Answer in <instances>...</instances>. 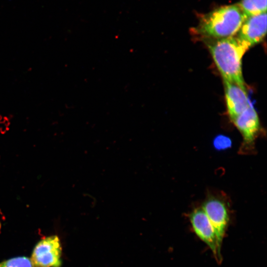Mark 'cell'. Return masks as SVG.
<instances>
[{"label":"cell","instance_id":"6","mask_svg":"<svg viewBox=\"0 0 267 267\" xmlns=\"http://www.w3.org/2000/svg\"><path fill=\"white\" fill-rule=\"evenodd\" d=\"M231 121L243 137L244 149H251L260 129L259 118L256 110L250 103Z\"/></svg>","mask_w":267,"mask_h":267},{"label":"cell","instance_id":"5","mask_svg":"<svg viewBox=\"0 0 267 267\" xmlns=\"http://www.w3.org/2000/svg\"><path fill=\"white\" fill-rule=\"evenodd\" d=\"M201 208L214 228L221 248L229 221L227 207L222 200L212 197L206 200Z\"/></svg>","mask_w":267,"mask_h":267},{"label":"cell","instance_id":"2","mask_svg":"<svg viewBox=\"0 0 267 267\" xmlns=\"http://www.w3.org/2000/svg\"><path fill=\"white\" fill-rule=\"evenodd\" d=\"M247 18L238 4L222 6L205 16L197 31L203 36L217 39L232 37Z\"/></svg>","mask_w":267,"mask_h":267},{"label":"cell","instance_id":"10","mask_svg":"<svg viewBox=\"0 0 267 267\" xmlns=\"http://www.w3.org/2000/svg\"><path fill=\"white\" fill-rule=\"evenodd\" d=\"M0 267H34L30 258L17 257L0 262Z\"/></svg>","mask_w":267,"mask_h":267},{"label":"cell","instance_id":"1","mask_svg":"<svg viewBox=\"0 0 267 267\" xmlns=\"http://www.w3.org/2000/svg\"><path fill=\"white\" fill-rule=\"evenodd\" d=\"M208 47L223 80L246 89L242 75V59L250 46L234 36L217 39Z\"/></svg>","mask_w":267,"mask_h":267},{"label":"cell","instance_id":"9","mask_svg":"<svg viewBox=\"0 0 267 267\" xmlns=\"http://www.w3.org/2000/svg\"><path fill=\"white\" fill-rule=\"evenodd\" d=\"M238 5L247 18L267 12V0H242Z\"/></svg>","mask_w":267,"mask_h":267},{"label":"cell","instance_id":"7","mask_svg":"<svg viewBox=\"0 0 267 267\" xmlns=\"http://www.w3.org/2000/svg\"><path fill=\"white\" fill-rule=\"evenodd\" d=\"M267 32V12L248 17L242 24L236 37L250 47L259 43Z\"/></svg>","mask_w":267,"mask_h":267},{"label":"cell","instance_id":"11","mask_svg":"<svg viewBox=\"0 0 267 267\" xmlns=\"http://www.w3.org/2000/svg\"><path fill=\"white\" fill-rule=\"evenodd\" d=\"M227 140H228L227 138L224 136H220L216 139L215 144L218 147H224V146H226L227 144L228 145V141Z\"/></svg>","mask_w":267,"mask_h":267},{"label":"cell","instance_id":"4","mask_svg":"<svg viewBox=\"0 0 267 267\" xmlns=\"http://www.w3.org/2000/svg\"><path fill=\"white\" fill-rule=\"evenodd\" d=\"M193 230L211 250L218 263L222 260L221 248L218 243L214 228L202 208L194 209L189 215Z\"/></svg>","mask_w":267,"mask_h":267},{"label":"cell","instance_id":"8","mask_svg":"<svg viewBox=\"0 0 267 267\" xmlns=\"http://www.w3.org/2000/svg\"><path fill=\"white\" fill-rule=\"evenodd\" d=\"M227 112L232 121L250 104L247 90L238 85L223 80Z\"/></svg>","mask_w":267,"mask_h":267},{"label":"cell","instance_id":"3","mask_svg":"<svg viewBox=\"0 0 267 267\" xmlns=\"http://www.w3.org/2000/svg\"><path fill=\"white\" fill-rule=\"evenodd\" d=\"M62 247L56 235L45 237L35 246L31 257L34 267H60Z\"/></svg>","mask_w":267,"mask_h":267}]
</instances>
